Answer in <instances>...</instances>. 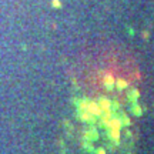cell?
Instances as JSON below:
<instances>
[{
    "instance_id": "3",
    "label": "cell",
    "mask_w": 154,
    "mask_h": 154,
    "mask_svg": "<svg viewBox=\"0 0 154 154\" xmlns=\"http://www.w3.org/2000/svg\"><path fill=\"white\" fill-rule=\"evenodd\" d=\"M114 82H116V79L111 74H107V76L104 77V86L107 90H111L113 88V86H114Z\"/></svg>"
},
{
    "instance_id": "11",
    "label": "cell",
    "mask_w": 154,
    "mask_h": 154,
    "mask_svg": "<svg viewBox=\"0 0 154 154\" xmlns=\"http://www.w3.org/2000/svg\"><path fill=\"white\" fill-rule=\"evenodd\" d=\"M96 154H106V150H104V149H99Z\"/></svg>"
},
{
    "instance_id": "8",
    "label": "cell",
    "mask_w": 154,
    "mask_h": 154,
    "mask_svg": "<svg viewBox=\"0 0 154 154\" xmlns=\"http://www.w3.org/2000/svg\"><path fill=\"white\" fill-rule=\"evenodd\" d=\"M138 96H140V91H138V90H134V91H133V94H131V93L128 94V97H130V99H131V100L137 99Z\"/></svg>"
},
{
    "instance_id": "5",
    "label": "cell",
    "mask_w": 154,
    "mask_h": 154,
    "mask_svg": "<svg viewBox=\"0 0 154 154\" xmlns=\"http://www.w3.org/2000/svg\"><path fill=\"white\" fill-rule=\"evenodd\" d=\"M107 124L110 126V128H114V130H120L121 128V121L117 120V119H113V120H109Z\"/></svg>"
},
{
    "instance_id": "2",
    "label": "cell",
    "mask_w": 154,
    "mask_h": 154,
    "mask_svg": "<svg viewBox=\"0 0 154 154\" xmlns=\"http://www.w3.org/2000/svg\"><path fill=\"white\" fill-rule=\"evenodd\" d=\"M99 106H100V109H101V111H110V101L106 99V97H101L99 101Z\"/></svg>"
},
{
    "instance_id": "6",
    "label": "cell",
    "mask_w": 154,
    "mask_h": 154,
    "mask_svg": "<svg viewBox=\"0 0 154 154\" xmlns=\"http://www.w3.org/2000/svg\"><path fill=\"white\" fill-rule=\"evenodd\" d=\"M110 137L113 138L114 141H119V138H120V130H114V128H111Z\"/></svg>"
},
{
    "instance_id": "1",
    "label": "cell",
    "mask_w": 154,
    "mask_h": 154,
    "mask_svg": "<svg viewBox=\"0 0 154 154\" xmlns=\"http://www.w3.org/2000/svg\"><path fill=\"white\" fill-rule=\"evenodd\" d=\"M86 110H87L91 116H101V109H100V106L97 104V103H94V101L87 103V106H86Z\"/></svg>"
},
{
    "instance_id": "9",
    "label": "cell",
    "mask_w": 154,
    "mask_h": 154,
    "mask_svg": "<svg viewBox=\"0 0 154 154\" xmlns=\"http://www.w3.org/2000/svg\"><path fill=\"white\" fill-rule=\"evenodd\" d=\"M133 114L134 116H141V109H140L138 106H134V109H133Z\"/></svg>"
},
{
    "instance_id": "4",
    "label": "cell",
    "mask_w": 154,
    "mask_h": 154,
    "mask_svg": "<svg viewBox=\"0 0 154 154\" xmlns=\"http://www.w3.org/2000/svg\"><path fill=\"white\" fill-rule=\"evenodd\" d=\"M114 84H116V87L119 88V90H124V88L128 87V82H126L124 79H119V80H116Z\"/></svg>"
},
{
    "instance_id": "7",
    "label": "cell",
    "mask_w": 154,
    "mask_h": 154,
    "mask_svg": "<svg viewBox=\"0 0 154 154\" xmlns=\"http://www.w3.org/2000/svg\"><path fill=\"white\" fill-rule=\"evenodd\" d=\"M86 137L90 138V140H96V138H97V134H96V131H87L86 133Z\"/></svg>"
},
{
    "instance_id": "12",
    "label": "cell",
    "mask_w": 154,
    "mask_h": 154,
    "mask_svg": "<svg viewBox=\"0 0 154 154\" xmlns=\"http://www.w3.org/2000/svg\"><path fill=\"white\" fill-rule=\"evenodd\" d=\"M53 5L59 7V6H60V2H59V0H54V2H53Z\"/></svg>"
},
{
    "instance_id": "10",
    "label": "cell",
    "mask_w": 154,
    "mask_h": 154,
    "mask_svg": "<svg viewBox=\"0 0 154 154\" xmlns=\"http://www.w3.org/2000/svg\"><path fill=\"white\" fill-rule=\"evenodd\" d=\"M124 126H130V119L127 117V116H123V120H120Z\"/></svg>"
}]
</instances>
